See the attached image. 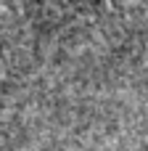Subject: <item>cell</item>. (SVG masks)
Returning <instances> with one entry per match:
<instances>
[{
  "instance_id": "6da1fadb",
  "label": "cell",
  "mask_w": 148,
  "mask_h": 151,
  "mask_svg": "<svg viewBox=\"0 0 148 151\" xmlns=\"http://www.w3.org/2000/svg\"><path fill=\"white\" fill-rule=\"evenodd\" d=\"M143 109L148 117V50H146V66H143Z\"/></svg>"
}]
</instances>
